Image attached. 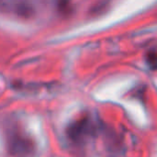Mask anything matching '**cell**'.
I'll list each match as a JSON object with an SVG mask.
<instances>
[{
	"instance_id": "2",
	"label": "cell",
	"mask_w": 157,
	"mask_h": 157,
	"mask_svg": "<svg viewBox=\"0 0 157 157\" xmlns=\"http://www.w3.org/2000/svg\"><path fill=\"white\" fill-rule=\"evenodd\" d=\"M146 61L150 68L155 70L157 69V53L156 52H150L146 56Z\"/></svg>"
},
{
	"instance_id": "1",
	"label": "cell",
	"mask_w": 157,
	"mask_h": 157,
	"mask_svg": "<svg viewBox=\"0 0 157 157\" xmlns=\"http://www.w3.org/2000/svg\"><path fill=\"white\" fill-rule=\"evenodd\" d=\"M10 151L18 156L25 157L31 154L32 151L33 150V146L31 145V141L24 137H18L14 136L10 141Z\"/></svg>"
}]
</instances>
